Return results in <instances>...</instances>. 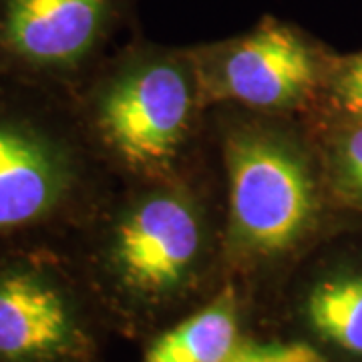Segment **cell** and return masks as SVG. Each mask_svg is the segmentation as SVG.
<instances>
[{
	"label": "cell",
	"mask_w": 362,
	"mask_h": 362,
	"mask_svg": "<svg viewBox=\"0 0 362 362\" xmlns=\"http://www.w3.org/2000/svg\"><path fill=\"white\" fill-rule=\"evenodd\" d=\"M226 362H328L308 340H254L244 338Z\"/></svg>",
	"instance_id": "30bf717a"
},
{
	"label": "cell",
	"mask_w": 362,
	"mask_h": 362,
	"mask_svg": "<svg viewBox=\"0 0 362 362\" xmlns=\"http://www.w3.org/2000/svg\"><path fill=\"white\" fill-rule=\"evenodd\" d=\"M300 318L320 342L362 358V274H332L312 282Z\"/></svg>",
	"instance_id": "9c48e42d"
},
{
	"label": "cell",
	"mask_w": 362,
	"mask_h": 362,
	"mask_svg": "<svg viewBox=\"0 0 362 362\" xmlns=\"http://www.w3.org/2000/svg\"><path fill=\"white\" fill-rule=\"evenodd\" d=\"M232 228L254 258H278L298 246L314 218V183L304 157L284 137L240 131L228 145Z\"/></svg>",
	"instance_id": "8992f818"
},
{
	"label": "cell",
	"mask_w": 362,
	"mask_h": 362,
	"mask_svg": "<svg viewBox=\"0 0 362 362\" xmlns=\"http://www.w3.org/2000/svg\"><path fill=\"white\" fill-rule=\"evenodd\" d=\"M242 340V302L228 284L197 310L159 330L141 362H226Z\"/></svg>",
	"instance_id": "ba28073f"
},
{
	"label": "cell",
	"mask_w": 362,
	"mask_h": 362,
	"mask_svg": "<svg viewBox=\"0 0 362 362\" xmlns=\"http://www.w3.org/2000/svg\"><path fill=\"white\" fill-rule=\"evenodd\" d=\"M133 0H0V77L71 95Z\"/></svg>",
	"instance_id": "5b68a950"
},
{
	"label": "cell",
	"mask_w": 362,
	"mask_h": 362,
	"mask_svg": "<svg viewBox=\"0 0 362 362\" xmlns=\"http://www.w3.org/2000/svg\"><path fill=\"white\" fill-rule=\"evenodd\" d=\"M93 214V147L75 101L0 77V240H59Z\"/></svg>",
	"instance_id": "7a4b0ae2"
},
{
	"label": "cell",
	"mask_w": 362,
	"mask_h": 362,
	"mask_svg": "<svg viewBox=\"0 0 362 362\" xmlns=\"http://www.w3.org/2000/svg\"><path fill=\"white\" fill-rule=\"evenodd\" d=\"M103 328L61 240H0V362H99Z\"/></svg>",
	"instance_id": "3957f363"
},
{
	"label": "cell",
	"mask_w": 362,
	"mask_h": 362,
	"mask_svg": "<svg viewBox=\"0 0 362 362\" xmlns=\"http://www.w3.org/2000/svg\"><path fill=\"white\" fill-rule=\"evenodd\" d=\"M65 246L105 326L145 332L187 306L206 282L202 211L183 192L161 189L99 226L87 218Z\"/></svg>",
	"instance_id": "6da1fadb"
},
{
	"label": "cell",
	"mask_w": 362,
	"mask_h": 362,
	"mask_svg": "<svg viewBox=\"0 0 362 362\" xmlns=\"http://www.w3.org/2000/svg\"><path fill=\"white\" fill-rule=\"evenodd\" d=\"M337 97L346 111L362 115V54L342 69L337 81Z\"/></svg>",
	"instance_id": "8fae6325"
},
{
	"label": "cell",
	"mask_w": 362,
	"mask_h": 362,
	"mask_svg": "<svg viewBox=\"0 0 362 362\" xmlns=\"http://www.w3.org/2000/svg\"><path fill=\"white\" fill-rule=\"evenodd\" d=\"M316 81L310 45L292 26L268 18L216 52L214 87L240 103L278 109L300 101Z\"/></svg>",
	"instance_id": "52a82bcc"
},
{
	"label": "cell",
	"mask_w": 362,
	"mask_h": 362,
	"mask_svg": "<svg viewBox=\"0 0 362 362\" xmlns=\"http://www.w3.org/2000/svg\"><path fill=\"white\" fill-rule=\"evenodd\" d=\"M194 85L173 59L125 63L75 101L90 147H101L125 168H168L185 141L194 115Z\"/></svg>",
	"instance_id": "277c9868"
},
{
	"label": "cell",
	"mask_w": 362,
	"mask_h": 362,
	"mask_svg": "<svg viewBox=\"0 0 362 362\" xmlns=\"http://www.w3.org/2000/svg\"><path fill=\"white\" fill-rule=\"evenodd\" d=\"M340 168L344 180L362 199V125L350 131L340 147Z\"/></svg>",
	"instance_id": "7c38bea8"
}]
</instances>
